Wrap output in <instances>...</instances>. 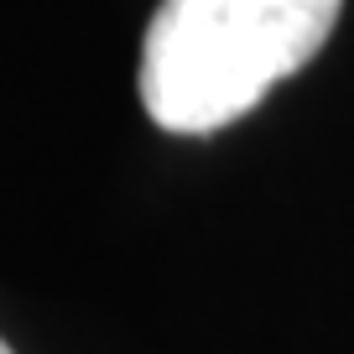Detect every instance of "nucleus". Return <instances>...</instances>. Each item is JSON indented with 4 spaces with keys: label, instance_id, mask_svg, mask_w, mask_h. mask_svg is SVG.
Here are the masks:
<instances>
[{
    "label": "nucleus",
    "instance_id": "obj_2",
    "mask_svg": "<svg viewBox=\"0 0 354 354\" xmlns=\"http://www.w3.org/2000/svg\"><path fill=\"white\" fill-rule=\"evenodd\" d=\"M0 354H11V344H6V339H0Z\"/></svg>",
    "mask_w": 354,
    "mask_h": 354
},
{
    "label": "nucleus",
    "instance_id": "obj_1",
    "mask_svg": "<svg viewBox=\"0 0 354 354\" xmlns=\"http://www.w3.org/2000/svg\"><path fill=\"white\" fill-rule=\"evenodd\" d=\"M344 0H162L141 47V104L172 136H209L308 68Z\"/></svg>",
    "mask_w": 354,
    "mask_h": 354
}]
</instances>
